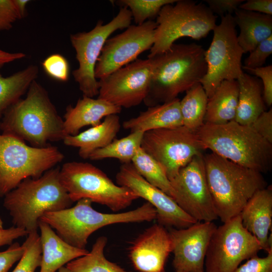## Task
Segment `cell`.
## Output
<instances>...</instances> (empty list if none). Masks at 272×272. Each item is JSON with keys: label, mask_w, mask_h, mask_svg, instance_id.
<instances>
[{"label": "cell", "mask_w": 272, "mask_h": 272, "mask_svg": "<svg viewBox=\"0 0 272 272\" xmlns=\"http://www.w3.org/2000/svg\"><path fill=\"white\" fill-rule=\"evenodd\" d=\"M0 131L37 148L47 147L49 142L63 140L65 137L63 120L47 91L36 80L30 85L26 97L5 112Z\"/></svg>", "instance_id": "6da1fadb"}, {"label": "cell", "mask_w": 272, "mask_h": 272, "mask_svg": "<svg viewBox=\"0 0 272 272\" xmlns=\"http://www.w3.org/2000/svg\"><path fill=\"white\" fill-rule=\"evenodd\" d=\"M205 52L194 43H174L165 52L150 57L153 69L145 105L149 107L174 100L199 83L207 72Z\"/></svg>", "instance_id": "7a4b0ae2"}, {"label": "cell", "mask_w": 272, "mask_h": 272, "mask_svg": "<svg viewBox=\"0 0 272 272\" xmlns=\"http://www.w3.org/2000/svg\"><path fill=\"white\" fill-rule=\"evenodd\" d=\"M59 167L52 168L37 178L23 180L4 196L3 206L15 227L28 234L37 232L42 216L71 207L73 202L61 183Z\"/></svg>", "instance_id": "3957f363"}, {"label": "cell", "mask_w": 272, "mask_h": 272, "mask_svg": "<svg viewBox=\"0 0 272 272\" xmlns=\"http://www.w3.org/2000/svg\"><path fill=\"white\" fill-rule=\"evenodd\" d=\"M207 182L216 214L223 223L239 215L252 196L266 187L261 173L214 153L203 156Z\"/></svg>", "instance_id": "277c9868"}, {"label": "cell", "mask_w": 272, "mask_h": 272, "mask_svg": "<svg viewBox=\"0 0 272 272\" xmlns=\"http://www.w3.org/2000/svg\"><path fill=\"white\" fill-rule=\"evenodd\" d=\"M203 150L261 173L272 164V144L250 125L235 120L223 124L204 123L196 131Z\"/></svg>", "instance_id": "5b68a950"}, {"label": "cell", "mask_w": 272, "mask_h": 272, "mask_svg": "<svg viewBox=\"0 0 272 272\" xmlns=\"http://www.w3.org/2000/svg\"><path fill=\"white\" fill-rule=\"evenodd\" d=\"M92 203L88 199H81L73 207L44 214L40 220L55 229L58 236L68 244L86 249L89 236L102 227L156 219L155 209L148 202L133 210L120 213L98 212L93 208Z\"/></svg>", "instance_id": "8992f818"}, {"label": "cell", "mask_w": 272, "mask_h": 272, "mask_svg": "<svg viewBox=\"0 0 272 272\" xmlns=\"http://www.w3.org/2000/svg\"><path fill=\"white\" fill-rule=\"evenodd\" d=\"M217 16L202 3L177 0L164 6L157 17L154 43L148 58L168 50L177 39L199 40L216 26Z\"/></svg>", "instance_id": "52a82bcc"}, {"label": "cell", "mask_w": 272, "mask_h": 272, "mask_svg": "<svg viewBox=\"0 0 272 272\" xmlns=\"http://www.w3.org/2000/svg\"><path fill=\"white\" fill-rule=\"evenodd\" d=\"M63 158L56 147L30 146L17 138L0 134V196L26 178L40 177Z\"/></svg>", "instance_id": "ba28073f"}, {"label": "cell", "mask_w": 272, "mask_h": 272, "mask_svg": "<svg viewBox=\"0 0 272 272\" xmlns=\"http://www.w3.org/2000/svg\"><path fill=\"white\" fill-rule=\"evenodd\" d=\"M59 175L73 202L86 198L117 212L139 198L128 188L115 184L102 170L88 163H65L60 169Z\"/></svg>", "instance_id": "9c48e42d"}, {"label": "cell", "mask_w": 272, "mask_h": 272, "mask_svg": "<svg viewBox=\"0 0 272 272\" xmlns=\"http://www.w3.org/2000/svg\"><path fill=\"white\" fill-rule=\"evenodd\" d=\"M131 20L129 10L121 7L117 15L108 23L103 24L99 20L91 30L70 35L79 64L73 76L83 95L91 98L98 95L99 83L95 76V68L102 48L111 34L128 28Z\"/></svg>", "instance_id": "30bf717a"}, {"label": "cell", "mask_w": 272, "mask_h": 272, "mask_svg": "<svg viewBox=\"0 0 272 272\" xmlns=\"http://www.w3.org/2000/svg\"><path fill=\"white\" fill-rule=\"evenodd\" d=\"M236 26L233 16L227 14L221 17L213 30L212 41L205 52L206 74L199 82L208 98L222 82L237 80L243 73L244 53L237 40Z\"/></svg>", "instance_id": "8fae6325"}, {"label": "cell", "mask_w": 272, "mask_h": 272, "mask_svg": "<svg viewBox=\"0 0 272 272\" xmlns=\"http://www.w3.org/2000/svg\"><path fill=\"white\" fill-rule=\"evenodd\" d=\"M223 223L211 237L205 272H234L242 261L262 250L257 239L243 226L239 215Z\"/></svg>", "instance_id": "7c38bea8"}, {"label": "cell", "mask_w": 272, "mask_h": 272, "mask_svg": "<svg viewBox=\"0 0 272 272\" xmlns=\"http://www.w3.org/2000/svg\"><path fill=\"white\" fill-rule=\"evenodd\" d=\"M141 147L161 165L169 180L204 150L196 131L183 125L145 132Z\"/></svg>", "instance_id": "4fadbf2b"}, {"label": "cell", "mask_w": 272, "mask_h": 272, "mask_svg": "<svg viewBox=\"0 0 272 272\" xmlns=\"http://www.w3.org/2000/svg\"><path fill=\"white\" fill-rule=\"evenodd\" d=\"M173 199L197 222H213L218 219L208 186L203 156H194L170 180Z\"/></svg>", "instance_id": "5bb4252c"}, {"label": "cell", "mask_w": 272, "mask_h": 272, "mask_svg": "<svg viewBox=\"0 0 272 272\" xmlns=\"http://www.w3.org/2000/svg\"><path fill=\"white\" fill-rule=\"evenodd\" d=\"M152 69L151 58L137 59L100 79L98 98L121 108L139 105L148 94Z\"/></svg>", "instance_id": "9a60e30c"}, {"label": "cell", "mask_w": 272, "mask_h": 272, "mask_svg": "<svg viewBox=\"0 0 272 272\" xmlns=\"http://www.w3.org/2000/svg\"><path fill=\"white\" fill-rule=\"evenodd\" d=\"M157 23L148 20L141 25H130L121 33L105 42L95 68L96 79H101L133 62L154 43Z\"/></svg>", "instance_id": "2e32d148"}, {"label": "cell", "mask_w": 272, "mask_h": 272, "mask_svg": "<svg viewBox=\"0 0 272 272\" xmlns=\"http://www.w3.org/2000/svg\"><path fill=\"white\" fill-rule=\"evenodd\" d=\"M116 180L117 185L128 188L154 207L157 212L156 219L159 224L182 229L197 222L171 197L145 180L131 163L121 165Z\"/></svg>", "instance_id": "e0dca14e"}, {"label": "cell", "mask_w": 272, "mask_h": 272, "mask_svg": "<svg viewBox=\"0 0 272 272\" xmlns=\"http://www.w3.org/2000/svg\"><path fill=\"white\" fill-rule=\"evenodd\" d=\"M217 227L214 222H197L187 228L169 232L176 271L205 272L206 255Z\"/></svg>", "instance_id": "ac0fdd59"}, {"label": "cell", "mask_w": 272, "mask_h": 272, "mask_svg": "<svg viewBox=\"0 0 272 272\" xmlns=\"http://www.w3.org/2000/svg\"><path fill=\"white\" fill-rule=\"evenodd\" d=\"M129 257L139 272H165L167 258L172 251L169 232L155 224L147 229L132 242Z\"/></svg>", "instance_id": "d6986e66"}, {"label": "cell", "mask_w": 272, "mask_h": 272, "mask_svg": "<svg viewBox=\"0 0 272 272\" xmlns=\"http://www.w3.org/2000/svg\"><path fill=\"white\" fill-rule=\"evenodd\" d=\"M239 216L244 228L258 241L263 250L272 251V190L271 187L257 190L247 202Z\"/></svg>", "instance_id": "ffe728a7"}, {"label": "cell", "mask_w": 272, "mask_h": 272, "mask_svg": "<svg viewBox=\"0 0 272 272\" xmlns=\"http://www.w3.org/2000/svg\"><path fill=\"white\" fill-rule=\"evenodd\" d=\"M121 110V108L105 100L83 95L75 106L70 105L66 108L63 120L65 135H76L84 126H96L101 122L103 117L117 114Z\"/></svg>", "instance_id": "44dd1931"}, {"label": "cell", "mask_w": 272, "mask_h": 272, "mask_svg": "<svg viewBox=\"0 0 272 272\" xmlns=\"http://www.w3.org/2000/svg\"><path fill=\"white\" fill-rule=\"evenodd\" d=\"M41 262L40 272H56L70 261L89 251L71 245L63 240L47 223L39 221Z\"/></svg>", "instance_id": "7402d4cb"}, {"label": "cell", "mask_w": 272, "mask_h": 272, "mask_svg": "<svg viewBox=\"0 0 272 272\" xmlns=\"http://www.w3.org/2000/svg\"><path fill=\"white\" fill-rule=\"evenodd\" d=\"M183 125L180 109V99L153 106L141 112L137 117L124 121L123 127L131 132H143L158 129L170 128Z\"/></svg>", "instance_id": "603a6c76"}, {"label": "cell", "mask_w": 272, "mask_h": 272, "mask_svg": "<svg viewBox=\"0 0 272 272\" xmlns=\"http://www.w3.org/2000/svg\"><path fill=\"white\" fill-rule=\"evenodd\" d=\"M120 128L119 117L111 114L105 117L100 124L76 135H66L63 141L66 146L78 148L79 156L87 159L95 151L112 142Z\"/></svg>", "instance_id": "cb8c5ba5"}, {"label": "cell", "mask_w": 272, "mask_h": 272, "mask_svg": "<svg viewBox=\"0 0 272 272\" xmlns=\"http://www.w3.org/2000/svg\"><path fill=\"white\" fill-rule=\"evenodd\" d=\"M234 14L235 23L240 29L237 40L244 53L250 52L272 35L271 15L239 8Z\"/></svg>", "instance_id": "d4e9b609"}, {"label": "cell", "mask_w": 272, "mask_h": 272, "mask_svg": "<svg viewBox=\"0 0 272 272\" xmlns=\"http://www.w3.org/2000/svg\"><path fill=\"white\" fill-rule=\"evenodd\" d=\"M237 81L238 102L234 120L242 125H250L266 111L262 83L260 79L244 72Z\"/></svg>", "instance_id": "484cf974"}, {"label": "cell", "mask_w": 272, "mask_h": 272, "mask_svg": "<svg viewBox=\"0 0 272 272\" xmlns=\"http://www.w3.org/2000/svg\"><path fill=\"white\" fill-rule=\"evenodd\" d=\"M238 94L237 80L222 82L212 96L208 98L204 123L219 125L234 120Z\"/></svg>", "instance_id": "4316f807"}, {"label": "cell", "mask_w": 272, "mask_h": 272, "mask_svg": "<svg viewBox=\"0 0 272 272\" xmlns=\"http://www.w3.org/2000/svg\"><path fill=\"white\" fill-rule=\"evenodd\" d=\"M4 65L0 63V127L5 112L27 92L39 73L38 66L31 64L10 76L4 77L1 73Z\"/></svg>", "instance_id": "83f0119b"}, {"label": "cell", "mask_w": 272, "mask_h": 272, "mask_svg": "<svg viewBox=\"0 0 272 272\" xmlns=\"http://www.w3.org/2000/svg\"><path fill=\"white\" fill-rule=\"evenodd\" d=\"M208 101V97L199 83L188 89L180 100L183 126L196 131L204 124Z\"/></svg>", "instance_id": "f1b7e54d"}, {"label": "cell", "mask_w": 272, "mask_h": 272, "mask_svg": "<svg viewBox=\"0 0 272 272\" xmlns=\"http://www.w3.org/2000/svg\"><path fill=\"white\" fill-rule=\"evenodd\" d=\"M107 238L99 237L91 251L66 264L71 272H130L107 260L104 254Z\"/></svg>", "instance_id": "f546056e"}, {"label": "cell", "mask_w": 272, "mask_h": 272, "mask_svg": "<svg viewBox=\"0 0 272 272\" xmlns=\"http://www.w3.org/2000/svg\"><path fill=\"white\" fill-rule=\"evenodd\" d=\"M144 133L142 131L131 132L124 138L114 139L105 147L93 152L89 159L100 160L115 158L122 164L130 163L137 151L141 147Z\"/></svg>", "instance_id": "4dcf8cb0"}, {"label": "cell", "mask_w": 272, "mask_h": 272, "mask_svg": "<svg viewBox=\"0 0 272 272\" xmlns=\"http://www.w3.org/2000/svg\"><path fill=\"white\" fill-rule=\"evenodd\" d=\"M131 163L139 174L148 182L173 197V189L165 170L141 147L137 151Z\"/></svg>", "instance_id": "1f68e13d"}, {"label": "cell", "mask_w": 272, "mask_h": 272, "mask_svg": "<svg viewBox=\"0 0 272 272\" xmlns=\"http://www.w3.org/2000/svg\"><path fill=\"white\" fill-rule=\"evenodd\" d=\"M177 0H119L115 3L121 7L128 9L137 25L157 17L162 7L172 4Z\"/></svg>", "instance_id": "d6a6232c"}, {"label": "cell", "mask_w": 272, "mask_h": 272, "mask_svg": "<svg viewBox=\"0 0 272 272\" xmlns=\"http://www.w3.org/2000/svg\"><path fill=\"white\" fill-rule=\"evenodd\" d=\"M22 245L24 252L12 272H35L41 262L40 235L37 232L28 234Z\"/></svg>", "instance_id": "836d02e7"}, {"label": "cell", "mask_w": 272, "mask_h": 272, "mask_svg": "<svg viewBox=\"0 0 272 272\" xmlns=\"http://www.w3.org/2000/svg\"><path fill=\"white\" fill-rule=\"evenodd\" d=\"M46 74L50 78L59 81L66 82L70 75V65L65 57L59 53L52 54L42 62Z\"/></svg>", "instance_id": "e575fe53"}, {"label": "cell", "mask_w": 272, "mask_h": 272, "mask_svg": "<svg viewBox=\"0 0 272 272\" xmlns=\"http://www.w3.org/2000/svg\"><path fill=\"white\" fill-rule=\"evenodd\" d=\"M244 60L243 69H255L263 66L272 53V35L261 42Z\"/></svg>", "instance_id": "d590c367"}, {"label": "cell", "mask_w": 272, "mask_h": 272, "mask_svg": "<svg viewBox=\"0 0 272 272\" xmlns=\"http://www.w3.org/2000/svg\"><path fill=\"white\" fill-rule=\"evenodd\" d=\"M19 19H21L15 0H0V31L10 30Z\"/></svg>", "instance_id": "8d00e7d4"}, {"label": "cell", "mask_w": 272, "mask_h": 272, "mask_svg": "<svg viewBox=\"0 0 272 272\" xmlns=\"http://www.w3.org/2000/svg\"><path fill=\"white\" fill-rule=\"evenodd\" d=\"M260 78L262 85L263 97L266 106L272 104V65H269L255 69H243Z\"/></svg>", "instance_id": "74e56055"}, {"label": "cell", "mask_w": 272, "mask_h": 272, "mask_svg": "<svg viewBox=\"0 0 272 272\" xmlns=\"http://www.w3.org/2000/svg\"><path fill=\"white\" fill-rule=\"evenodd\" d=\"M234 272H272V251L264 257L257 255L248 259Z\"/></svg>", "instance_id": "f35d334b"}, {"label": "cell", "mask_w": 272, "mask_h": 272, "mask_svg": "<svg viewBox=\"0 0 272 272\" xmlns=\"http://www.w3.org/2000/svg\"><path fill=\"white\" fill-rule=\"evenodd\" d=\"M24 252V246L18 242L12 243L6 250L0 252V272H9Z\"/></svg>", "instance_id": "ab89813d"}, {"label": "cell", "mask_w": 272, "mask_h": 272, "mask_svg": "<svg viewBox=\"0 0 272 272\" xmlns=\"http://www.w3.org/2000/svg\"><path fill=\"white\" fill-rule=\"evenodd\" d=\"M264 140L272 144V109L262 112L250 125Z\"/></svg>", "instance_id": "60d3db41"}, {"label": "cell", "mask_w": 272, "mask_h": 272, "mask_svg": "<svg viewBox=\"0 0 272 272\" xmlns=\"http://www.w3.org/2000/svg\"><path fill=\"white\" fill-rule=\"evenodd\" d=\"M243 0H205L208 8L214 13L221 17L232 13L239 8Z\"/></svg>", "instance_id": "b9f144b4"}, {"label": "cell", "mask_w": 272, "mask_h": 272, "mask_svg": "<svg viewBox=\"0 0 272 272\" xmlns=\"http://www.w3.org/2000/svg\"><path fill=\"white\" fill-rule=\"evenodd\" d=\"M239 9L271 15V0H248L243 2Z\"/></svg>", "instance_id": "7bdbcfd3"}, {"label": "cell", "mask_w": 272, "mask_h": 272, "mask_svg": "<svg viewBox=\"0 0 272 272\" xmlns=\"http://www.w3.org/2000/svg\"><path fill=\"white\" fill-rule=\"evenodd\" d=\"M28 234L25 230L15 226L0 229V247L6 245H10L14 240L27 236Z\"/></svg>", "instance_id": "ee69618b"}, {"label": "cell", "mask_w": 272, "mask_h": 272, "mask_svg": "<svg viewBox=\"0 0 272 272\" xmlns=\"http://www.w3.org/2000/svg\"><path fill=\"white\" fill-rule=\"evenodd\" d=\"M26 54L22 52H9L0 48V63L5 64L24 58Z\"/></svg>", "instance_id": "f6af8a7d"}, {"label": "cell", "mask_w": 272, "mask_h": 272, "mask_svg": "<svg viewBox=\"0 0 272 272\" xmlns=\"http://www.w3.org/2000/svg\"><path fill=\"white\" fill-rule=\"evenodd\" d=\"M18 12L21 19L24 18L26 15L27 6L30 2L29 0H15Z\"/></svg>", "instance_id": "bcb514c9"}, {"label": "cell", "mask_w": 272, "mask_h": 272, "mask_svg": "<svg viewBox=\"0 0 272 272\" xmlns=\"http://www.w3.org/2000/svg\"><path fill=\"white\" fill-rule=\"evenodd\" d=\"M57 272H71L66 266H63L58 270Z\"/></svg>", "instance_id": "7dc6e473"}, {"label": "cell", "mask_w": 272, "mask_h": 272, "mask_svg": "<svg viewBox=\"0 0 272 272\" xmlns=\"http://www.w3.org/2000/svg\"><path fill=\"white\" fill-rule=\"evenodd\" d=\"M3 228V221L0 217V229H2Z\"/></svg>", "instance_id": "c3c4849f"}, {"label": "cell", "mask_w": 272, "mask_h": 272, "mask_svg": "<svg viewBox=\"0 0 272 272\" xmlns=\"http://www.w3.org/2000/svg\"><path fill=\"white\" fill-rule=\"evenodd\" d=\"M176 272H177V271H176Z\"/></svg>", "instance_id": "681fc988"}]
</instances>
